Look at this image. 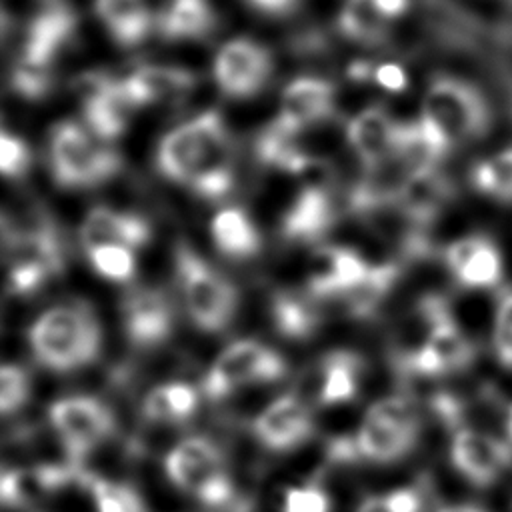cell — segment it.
I'll return each instance as SVG.
<instances>
[{"label":"cell","mask_w":512,"mask_h":512,"mask_svg":"<svg viewBox=\"0 0 512 512\" xmlns=\"http://www.w3.org/2000/svg\"><path fill=\"white\" fill-rule=\"evenodd\" d=\"M336 222L334 198L320 186H306L286 210L280 230L288 242L314 244Z\"/></svg>","instance_id":"ffe728a7"},{"label":"cell","mask_w":512,"mask_h":512,"mask_svg":"<svg viewBox=\"0 0 512 512\" xmlns=\"http://www.w3.org/2000/svg\"><path fill=\"white\" fill-rule=\"evenodd\" d=\"M420 120L450 150L484 140L494 126V106L476 82L444 74L428 84Z\"/></svg>","instance_id":"7a4b0ae2"},{"label":"cell","mask_w":512,"mask_h":512,"mask_svg":"<svg viewBox=\"0 0 512 512\" xmlns=\"http://www.w3.org/2000/svg\"><path fill=\"white\" fill-rule=\"evenodd\" d=\"M150 236L152 228L146 218L134 212H118L106 206L92 208L80 228L84 250L102 244H118L134 250L144 246Z\"/></svg>","instance_id":"44dd1931"},{"label":"cell","mask_w":512,"mask_h":512,"mask_svg":"<svg viewBox=\"0 0 512 512\" xmlns=\"http://www.w3.org/2000/svg\"><path fill=\"white\" fill-rule=\"evenodd\" d=\"M204 142V122L202 116L174 128L164 136L158 150V166L162 174L174 182L190 184L196 164L200 160Z\"/></svg>","instance_id":"484cf974"},{"label":"cell","mask_w":512,"mask_h":512,"mask_svg":"<svg viewBox=\"0 0 512 512\" xmlns=\"http://www.w3.org/2000/svg\"><path fill=\"white\" fill-rule=\"evenodd\" d=\"M54 180L64 188H88L106 182L120 170V156L92 142L74 122H60L50 136Z\"/></svg>","instance_id":"ba28073f"},{"label":"cell","mask_w":512,"mask_h":512,"mask_svg":"<svg viewBox=\"0 0 512 512\" xmlns=\"http://www.w3.org/2000/svg\"><path fill=\"white\" fill-rule=\"evenodd\" d=\"M510 458L506 442L476 428H460L450 440L454 470L476 488H486L500 480L510 466Z\"/></svg>","instance_id":"4fadbf2b"},{"label":"cell","mask_w":512,"mask_h":512,"mask_svg":"<svg viewBox=\"0 0 512 512\" xmlns=\"http://www.w3.org/2000/svg\"><path fill=\"white\" fill-rule=\"evenodd\" d=\"M90 266L98 276L110 282H130L136 274V256L132 248L118 244H102L86 248Z\"/></svg>","instance_id":"74e56055"},{"label":"cell","mask_w":512,"mask_h":512,"mask_svg":"<svg viewBox=\"0 0 512 512\" xmlns=\"http://www.w3.org/2000/svg\"><path fill=\"white\" fill-rule=\"evenodd\" d=\"M34 360L56 374H70L100 358L104 334L94 308L82 300L52 304L26 334Z\"/></svg>","instance_id":"6da1fadb"},{"label":"cell","mask_w":512,"mask_h":512,"mask_svg":"<svg viewBox=\"0 0 512 512\" xmlns=\"http://www.w3.org/2000/svg\"><path fill=\"white\" fill-rule=\"evenodd\" d=\"M374 80L386 90H404L406 88V74L398 64H380L374 70Z\"/></svg>","instance_id":"f6af8a7d"},{"label":"cell","mask_w":512,"mask_h":512,"mask_svg":"<svg viewBox=\"0 0 512 512\" xmlns=\"http://www.w3.org/2000/svg\"><path fill=\"white\" fill-rule=\"evenodd\" d=\"M50 424L68 456L82 460L116 432L114 410L92 394H68L52 402Z\"/></svg>","instance_id":"9c48e42d"},{"label":"cell","mask_w":512,"mask_h":512,"mask_svg":"<svg viewBox=\"0 0 512 512\" xmlns=\"http://www.w3.org/2000/svg\"><path fill=\"white\" fill-rule=\"evenodd\" d=\"M84 116L100 138H116L128 124V114L134 108L122 80L104 74H90L82 78Z\"/></svg>","instance_id":"ac0fdd59"},{"label":"cell","mask_w":512,"mask_h":512,"mask_svg":"<svg viewBox=\"0 0 512 512\" xmlns=\"http://www.w3.org/2000/svg\"><path fill=\"white\" fill-rule=\"evenodd\" d=\"M428 332L418 348L406 356V364L420 376H446L464 370L474 360V346L460 324L436 298L424 306Z\"/></svg>","instance_id":"30bf717a"},{"label":"cell","mask_w":512,"mask_h":512,"mask_svg":"<svg viewBox=\"0 0 512 512\" xmlns=\"http://www.w3.org/2000/svg\"><path fill=\"white\" fill-rule=\"evenodd\" d=\"M398 126L384 108L370 106L358 112L348 124V140L364 166L376 164L394 154Z\"/></svg>","instance_id":"cb8c5ba5"},{"label":"cell","mask_w":512,"mask_h":512,"mask_svg":"<svg viewBox=\"0 0 512 512\" xmlns=\"http://www.w3.org/2000/svg\"><path fill=\"white\" fill-rule=\"evenodd\" d=\"M12 84L24 98H42L52 84L50 68L20 60L18 66L14 68Z\"/></svg>","instance_id":"b9f144b4"},{"label":"cell","mask_w":512,"mask_h":512,"mask_svg":"<svg viewBox=\"0 0 512 512\" xmlns=\"http://www.w3.org/2000/svg\"><path fill=\"white\" fill-rule=\"evenodd\" d=\"M506 430H508V438L512 440V406L508 410V418H506Z\"/></svg>","instance_id":"816d5d0a"},{"label":"cell","mask_w":512,"mask_h":512,"mask_svg":"<svg viewBox=\"0 0 512 512\" xmlns=\"http://www.w3.org/2000/svg\"><path fill=\"white\" fill-rule=\"evenodd\" d=\"M436 512H490L484 506L472 504V502H456V504H446L442 508H438Z\"/></svg>","instance_id":"681fc988"},{"label":"cell","mask_w":512,"mask_h":512,"mask_svg":"<svg viewBox=\"0 0 512 512\" xmlns=\"http://www.w3.org/2000/svg\"><path fill=\"white\" fill-rule=\"evenodd\" d=\"M30 166V150L28 146L10 132H2L0 138V168L4 176L18 178L22 176Z\"/></svg>","instance_id":"7bdbcfd3"},{"label":"cell","mask_w":512,"mask_h":512,"mask_svg":"<svg viewBox=\"0 0 512 512\" xmlns=\"http://www.w3.org/2000/svg\"><path fill=\"white\" fill-rule=\"evenodd\" d=\"M120 322L132 346L158 348L174 332V302L160 286H132L120 298Z\"/></svg>","instance_id":"8fae6325"},{"label":"cell","mask_w":512,"mask_h":512,"mask_svg":"<svg viewBox=\"0 0 512 512\" xmlns=\"http://www.w3.org/2000/svg\"><path fill=\"white\" fill-rule=\"evenodd\" d=\"M214 12L206 0H166L156 16L164 38H200L214 28Z\"/></svg>","instance_id":"1f68e13d"},{"label":"cell","mask_w":512,"mask_h":512,"mask_svg":"<svg viewBox=\"0 0 512 512\" xmlns=\"http://www.w3.org/2000/svg\"><path fill=\"white\" fill-rule=\"evenodd\" d=\"M356 512H390V510H388V506H386L382 494H372V496H366V498L358 504Z\"/></svg>","instance_id":"c3c4849f"},{"label":"cell","mask_w":512,"mask_h":512,"mask_svg":"<svg viewBox=\"0 0 512 512\" xmlns=\"http://www.w3.org/2000/svg\"><path fill=\"white\" fill-rule=\"evenodd\" d=\"M272 58L260 44L232 40L214 60V76L220 90L232 98L256 94L270 78Z\"/></svg>","instance_id":"2e32d148"},{"label":"cell","mask_w":512,"mask_h":512,"mask_svg":"<svg viewBox=\"0 0 512 512\" xmlns=\"http://www.w3.org/2000/svg\"><path fill=\"white\" fill-rule=\"evenodd\" d=\"M204 142L190 188L208 200L228 194L234 180V146L218 112H202Z\"/></svg>","instance_id":"5bb4252c"},{"label":"cell","mask_w":512,"mask_h":512,"mask_svg":"<svg viewBox=\"0 0 512 512\" xmlns=\"http://www.w3.org/2000/svg\"><path fill=\"white\" fill-rule=\"evenodd\" d=\"M332 502L324 488L308 484L294 486L284 494L282 512H330Z\"/></svg>","instance_id":"60d3db41"},{"label":"cell","mask_w":512,"mask_h":512,"mask_svg":"<svg viewBox=\"0 0 512 512\" xmlns=\"http://www.w3.org/2000/svg\"><path fill=\"white\" fill-rule=\"evenodd\" d=\"M254 436L272 452H292L314 434V416L310 406L296 394L274 398L254 418Z\"/></svg>","instance_id":"9a60e30c"},{"label":"cell","mask_w":512,"mask_h":512,"mask_svg":"<svg viewBox=\"0 0 512 512\" xmlns=\"http://www.w3.org/2000/svg\"><path fill=\"white\" fill-rule=\"evenodd\" d=\"M384 496V502L390 512H420L422 510V494L414 486L394 488Z\"/></svg>","instance_id":"ee69618b"},{"label":"cell","mask_w":512,"mask_h":512,"mask_svg":"<svg viewBox=\"0 0 512 512\" xmlns=\"http://www.w3.org/2000/svg\"><path fill=\"white\" fill-rule=\"evenodd\" d=\"M422 420L416 404L404 394L378 398L368 406L354 436V450L372 464H394L418 444Z\"/></svg>","instance_id":"277c9868"},{"label":"cell","mask_w":512,"mask_h":512,"mask_svg":"<svg viewBox=\"0 0 512 512\" xmlns=\"http://www.w3.org/2000/svg\"><path fill=\"white\" fill-rule=\"evenodd\" d=\"M494 358L512 372V288L498 294L492 318Z\"/></svg>","instance_id":"f35d334b"},{"label":"cell","mask_w":512,"mask_h":512,"mask_svg":"<svg viewBox=\"0 0 512 512\" xmlns=\"http://www.w3.org/2000/svg\"><path fill=\"white\" fill-rule=\"evenodd\" d=\"M510 2H512V0H510Z\"/></svg>","instance_id":"f5cc1de1"},{"label":"cell","mask_w":512,"mask_h":512,"mask_svg":"<svg viewBox=\"0 0 512 512\" xmlns=\"http://www.w3.org/2000/svg\"><path fill=\"white\" fill-rule=\"evenodd\" d=\"M348 74H350V78H354V80H368V76H370V64H368V62H354V64H350Z\"/></svg>","instance_id":"f907efd6"},{"label":"cell","mask_w":512,"mask_h":512,"mask_svg":"<svg viewBox=\"0 0 512 512\" xmlns=\"http://www.w3.org/2000/svg\"><path fill=\"white\" fill-rule=\"evenodd\" d=\"M386 16L374 0H346L338 26L344 36L362 44H380L386 38Z\"/></svg>","instance_id":"d590c367"},{"label":"cell","mask_w":512,"mask_h":512,"mask_svg":"<svg viewBox=\"0 0 512 512\" xmlns=\"http://www.w3.org/2000/svg\"><path fill=\"white\" fill-rule=\"evenodd\" d=\"M174 270L192 324L208 334L226 330L240 306L236 284L184 242L174 248Z\"/></svg>","instance_id":"3957f363"},{"label":"cell","mask_w":512,"mask_h":512,"mask_svg":"<svg viewBox=\"0 0 512 512\" xmlns=\"http://www.w3.org/2000/svg\"><path fill=\"white\" fill-rule=\"evenodd\" d=\"M164 470L176 488L204 506L220 508L234 498L224 454L206 436H188L174 444L164 456Z\"/></svg>","instance_id":"5b68a950"},{"label":"cell","mask_w":512,"mask_h":512,"mask_svg":"<svg viewBox=\"0 0 512 512\" xmlns=\"http://www.w3.org/2000/svg\"><path fill=\"white\" fill-rule=\"evenodd\" d=\"M378 10L390 20V18H396L400 16L406 8H408V0H374Z\"/></svg>","instance_id":"bcb514c9"},{"label":"cell","mask_w":512,"mask_h":512,"mask_svg":"<svg viewBox=\"0 0 512 512\" xmlns=\"http://www.w3.org/2000/svg\"><path fill=\"white\" fill-rule=\"evenodd\" d=\"M74 26H76V16L70 8L66 6L46 8L32 20L28 28L26 44H24V54L20 60L50 68L60 46L74 32Z\"/></svg>","instance_id":"d4e9b609"},{"label":"cell","mask_w":512,"mask_h":512,"mask_svg":"<svg viewBox=\"0 0 512 512\" xmlns=\"http://www.w3.org/2000/svg\"><path fill=\"white\" fill-rule=\"evenodd\" d=\"M412 178V170L396 154L364 166L360 180L352 188L350 206L354 212L368 214L400 202V196Z\"/></svg>","instance_id":"d6986e66"},{"label":"cell","mask_w":512,"mask_h":512,"mask_svg":"<svg viewBox=\"0 0 512 512\" xmlns=\"http://www.w3.org/2000/svg\"><path fill=\"white\" fill-rule=\"evenodd\" d=\"M286 370V360L278 350L256 338H242L216 356L202 380V390L208 398L220 400L246 386L276 382Z\"/></svg>","instance_id":"52a82bcc"},{"label":"cell","mask_w":512,"mask_h":512,"mask_svg":"<svg viewBox=\"0 0 512 512\" xmlns=\"http://www.w3.org/2000/svg\"><path fill=\"white\" fill-rule=\"evenodd\" d=\"M444 264L458 286L466 290H494L504 276L500 246L484 234H466L444 250Z\"/></svg>","instance_id":"7c38bea8"},{"label":"cell","mask_w":512,"mask_h":512,"mask_svg":"<svg viewBox=\"0 0 512 512\" xmlns=\"http://www.w3.org/2000/svg\"><path fill=\"white\" fill-rule=\"evenodd\" d=\"M470 188L496 206H512V142L480 154L468 170Z\"/></svg>","instance_id":"83f0119b"},{"label":"cell","mask_w":512,"mask_h":512,"mask_svg":"<svg viewBox=\"0 0 512 512\" xmlns=\"http://www.w3.org/2000/svg\"><path fill=\"white\" fill-rule=\"evenodd\" d=\"M334 86L320 78L302 76L292 80L284 94L280 114L276 116L288 128L302 132L306 126L316 124L332 114Z\"/></svg>","instance_id":"7402d4cb"},{"label":"cell","mask_w":512,"mask_h":512,"mask_svg":"<svg viewBox=\"0 0 512 512\" xmlns=\"http://www.w3.org/2000/svg\"><path fill=\"white\" fill-rule=\"evenodd\" d=\"M84 484L94 498L96 512H146L142 496L128 484L98 476H86Z\"/></svg>","instance_id":"8d00e7d4"},{"label":"cell","mask_w":512,"mask_h":512,"mask_svg":"<svg viewBox=\"0 0 512 512\" xmlns=\"http://www.w3.org/2000/svg\"><path fill=\"white\" fill-rule=\"evenodd\" d=\"M398 274L400 270L392 262L370 264L366 276L342 298L346 302L348 312L356 318L372 316L394 288Z\"/></svg>","instance_id":"e575fe53"},{"label":"cell","mask_w":512,"mask_h":512,"mask_svg":"<svg viewBox=\"0 0 512 512\" xmlns=\"http://www.w3.org/2000/svg\"><path fill=\"white\" fill-rule=\"evenodd\" d=\"M96 12L122 46L138 44L152 24L144 0H96Z\"/></svg>","instance_id":"836d02e7"},{"label":"cell","mask_w":512,"mask_h":512,"mask_svg":"<svg viewBox=\"0 0 512 512\" xmlns=\"http://www.w3.org/2000/svg\"><path fill=\"white\" fill-rule=\"evenodd\" d=\"M30 374L20 364H4L0 370V408L4 416L16 414L30 398Z\"/></svg>","instance_id":"ab89813d"},{"label":"cell","mask_w":512,"mask_h":512,"mask_svg":"<svg viewBox=\"0 0 512 512\" xmlns=\"http://www.w3.org/2000/svg\"><path fill=\"white\" fill-rule=\"evenodd\" d=\"M362 254L346 246H322L314 252L306 290L318 298H344L368 272Z\"/></svg>","instance_id":"e0dca14e"},{"label":"cell","mask_w":512,"mask_h":512,"mask_svg":"<svg viewBox=\"0 0 512 512\" xmlns=\"http://www.w3.org/2000/svg\"><path fill=\"white\" fill-rule=\"evenodd\" d=\"M270 316L276 332L296 342L312 338L322 326L320 300L314 298L306 288H284L274 292L270 302Z\"/></svg>","instance_id":"603a6c76"},{"label":"cell","mask_w":512,"mask_h":512,"mask_svg":"<svg viewBox=\"0 0 512 512\" xmlns=\"http://www.w3.org/2000/svg\"><path fill=\"white\" fill-rule=\"evenodd\" d=\"M362 360L350 350H332L318 362L316 400L322 406H338L356 398L362 378Z\"/></svg>","instance_id":"4316f807"},{"label":"cell","mask_w":512,"mask_h":512,"mask_svg":"<svg viewBox=\"0 0 512 512\" xmlns=\"http://www.w3.org/2000/svg\"><path fill=\"white\" fill-rule=\"evenodd\" d=\"M210 234L218 252L230 260L254 258L262 248V238L250 216L240 208L220 210L210 224Z\"/></svg>","instance_id":"f546056e"},{"label":"cell","mask_w":512,"mask_h":512,"mask_svg":"<svg viewBox=\"0 0 512 512\" xmlns=\"http://www.w3.org/2000/svg\"><path fill=\"white\" fill-rule=\"evenodd\" d=\"M122 84L130 102L142 106L184 94L194 84V76L180 68L142 66L124 78Z\"/></svg>","instance_id":"f1b7e54d"},{"label":"cell","mask_w":512,"mask_h":512,"mask_svg":"<svg viewBox=\"0 0 512 512\" xmlns=\"http://www.w3.org/2000/svg\"><path fill=\"white\" fill-rule=\"evenodd\" d=\"M200 406L198 390L182 380L154 386L142 402V414L154 424H180L190 420Z\"/></svg>","instance_id":"4dcf8cb0"},{"label":"cell","mask_w":512,"mask_h":512,"mask_svg":"<svg viewBox=\"0 0 512 512\" xmlns=\"http://www.w3.org/2000/svg\"><path fill=\"white\" fill-rule=\"evenodd\" d=\"M248 2L264 12L278 14V12H286L288 8H292L298 0H248Z\"/></svg>","instance_id":"7dc6e473"},{"label":"cell","mask_w":512,"mask_h":512,"mask_svg":"<svg viewBox=\"0 0 512 512\" xmlns=\"http://www.w3.org/2000/svg\"><path fill=\"white\" fill-rule=\"evenodd\" d=\"M4 248L8 264V290L12 294H34L64 268L60 236L48 222L26 228H12L6 224Z\"/></svg>","instance_id":"8992f818"},{"label":"cell","mask_w":512,"mask_h":512,"mask_svg":"<svg viewBox=\"0 0 512 512\" xmlns=\"http://www.w3.org/2000/svg\"><path fill=\"white\" fill-rule=\"evenodd\" d=\"M296 130L288 128L278 118L262 130L256 142L258 158L274 168L286 170V172H302L310 164V156L298 142Z\"/></svg>","instance_id":"d6a6232c"}]
</instances>
